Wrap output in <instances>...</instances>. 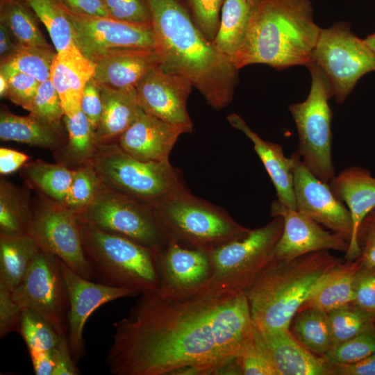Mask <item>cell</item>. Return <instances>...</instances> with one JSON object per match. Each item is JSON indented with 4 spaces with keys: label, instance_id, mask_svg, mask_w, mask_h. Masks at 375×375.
Masks as SVG:
<instances>
[{
    "label": "cell",
    "instance_id": "16",
    "mask_svg": "<svg viewBox=\"0 0 375 375\" xmlns=\"http://www.w3.org/2000/svg\"><path fill=\"white\" fill-rule=\"evenodd\" d=\"M68 300L67 340L72 356L78 362L84 355L83 329L90 316L100 306L114 300L139 295L133 290L112 287L87 279L60 260Z\"/></svg>",
    "mask_w": 375,
    "mask_h": 375
},
{
    "label": "cell",
    "instance_id": "5",
    "mask_svg": "<svg viewBox=\"0 0 375 375\" xmlns=\"http://www.w3.org/2000/svg\"><path fill=\"white\" fill-rule=\"evenodd\" d=\"M81 224L93 281L133 290L140 295L159 290L160 251L124 236Z\"/></svg>",
    "mask_w": 375,
    "mask_h": 375
},
{
    "label": "cell",
    "instance_id": "23",
    "mask_svg": "<svg viewBox=\"0 0 375 375\" xmlns=\"http://www.w3.org/2000/svg\"><path fill=\"white\" fill-rule=\"evenodd\" d=\"M260 331L276 375H333L331 365L306 349L289 328Z\"/></svg>",
    "mask_w": 375,
    "mask_h": 375
},
{
    "label": "cell",
    "instance_id": "22",
    "mask_svg": "<svg viewBox=\"0 0 375 375\" xmlns=\"http://www.w3.org/2000/svg\"><path fill=\"white\" fill-rule=\"evenodd\" d=\"M333 194L349 208L353 231L345 260L359 258L360 251L356 242L358 227L363 217L375 208V177L364 167L351 166L342 169L328 183Z\"/></svg>",
    "mask_w": 375,
    "mask_h": 375
},
{
    "label": "cell",
    "instance_id": "48",
    "mask_svg": "<svg viewBox=\"0 0 375 375\" xmlns=\"http://www.w3.org/2000/svg\"><path fill=\"white\" fill-rule=\"evenodd\" d=\"M356 242L362 265L375 267V208L360 222L356 232Z\"/></svg>",
    "mask_w": 375,
    "mask_h": 375
},
{
    "label": "cell",
    "instance_id": "20",
    "mask_svg": "<svg viewBox=\"0 0 375 375\" xmlns=\"http://www.w3.org/2000/svg\"><path fill=\"white\" fill-rule=\"evenodd\" d=\"M191 133L187 128L165 122L139 110L132 124L119 137L118 145L142 161L169 162L170 152L178 137Z\"/></svg>",
    "mask_w": 375,
    "mask_h": 375
},
{
    "label": "cell",
    "instance_id": "21",
    "mask_svg": "<svg viewBox=\"0 0 375 375\" xmlns=\"http://www.w3.org/2000/svg\"><path fill=\"white\" fill-rule=\"evenodd\" d=\"M156 48H124L98 58L94 79L100 85L116 88L135 87L153 68L161 64Z\"/></svg>",
    "mask_w": 375,
    "mask_h": 375
},
{
    "label": "cell",
    "instance_id": "54",
    "mask_svg": "<svg viewBox=\"0 0 375 375\" xmlns=\"http://www.w3.org/2000/svg\"><path fill=\"white\" fill-rule=\"evenodd\" d=\"M28 160V156L22 152L8 148H0V173L7 175L15 172Z\"/></svg>",
    "mask_w": 375,
    "mask_h": 375
},
{
    "label": "cell",
    "instance_id": "34",
    "mask_svg": "<svg viewBox=\"0 0 375 375\" xmlns=\"http://www.w3.org/2000/svg\"><path fill=\"white\" fill-rule=\"evenodd\" d=\"M68 142L64 153L69 163L83 165L90 162L98 147L94 131L81 110L72 115H64Z\"/></svg>",
    "mask_w": 375,
    "mask_h": 375
},
{
    "label": "cell",
    "instance_id": "27",
    "mask_svg": "<svg viewBox=\"0 0 375 375\" xmlns=\"http://www.w3.org/2000/svg\"><path fill=\"white\" fill-rule=\"evenodd\" d=\"M40 249L27 233H0V288L12 292Z\"/></svg>",
    "mask_w": 375,
    "mask_h": 375
},
{
    "label": "cell",
    "instance_id": "26",
    "mask_svg": "<svg viewBox=\"0 0 375 375\" xmlns=\"http://www.w3.org/2000/svg\"><path fill=\"white\" fill-rule=\"evenodd\" d=\"M100 88L102 112L94 132L99 144L119 138L134 122L141 108L134 87L116 88L100 85Z\"/></svg>",
    "mask_w": 375,
    "mask_h": 375
},
{
    "label": "cell",
    "instance_id": "35",
    "mask_svg": "<svg viewBox=\"0 0 375 375\" xmlns=\"http://www.w3.org/2000/svg\"><path fill=\"white\" fill-rule=\"evenodd\" d=\"M33 212L19 189L1 179L0 183V233H26Z\"/></svg>",
    "mask_w": 375,
    "mask_h": 375
},
{
    "label": "cell",
    "instance_id": "25",
    "mask_svg": "<svg viewBox=\"0 0 375 375\" xmlns=\"http://www.w3.org/2000/svg\"><path fill=\"white\" fill-rule=\"evenodd\" d=\"M226 119L232 127L242 132L253 143L275 188L277 200L284 206L297 210L290 157L285 156L278 144L262 139L239 115L232 113Z\"/></svg>",
    "mask_w": 375,
    "mask_h": 375
},
{
    "label": "cell",
    "instance_id": "12",
    "mask_svg": "<svg viewBox=\"0 0 375 375\" xmlns=\"http://www.w3.org/2000/svg\"><path fill=\"white\" fill-rule=\"evenodd\" d=\"M12 296L22 308L36 312L60 336L67 337L69 300L58 258L40 249Z\"/></svg>",
    "mask_w": 375,
    "mask_h": 375
},
{
    "label": "cell",
    "instance_id": "45",
    "mask_svg": "<svg viewBox=\"0 0 375 375\" xmlns=\"http://www.w3.org/2000/svg\"><path fill=\"white\" fill-rule=\"evenodd\" d=\"M110 17L138 24H151L147 0H103Z\"/></svg>",
    "mask_w": 375,
    "mask_h": 375
},
{
    "label": "cell",
    "instance_id": "53",
    "mask_svg": "<svg viewBox=\"0 0 375 375\" xmlns=\"http://www.w3.org/2000/svg\"><path fill=\"white\" fill-rule=\"evenodd\" d=\"M67 8L78 14L110 17L103 0H59Z\"/></svg>",
    "mask_w": 375,
    "mask_h": 375
},
{
    "label": "cell",
    "instance_id": "37",
    "mask_svg": "<svg viewBox=\"0 0 375 375\" xmlns=\"http://www.w3.org/2000/svg\"><path fill=\"white\" fill-rule=\"evenodd\" d=\"M28 179L53 201L63 203L72 182L74 170L64 165L33 162L26 165Z\"/></svg>",
    "mask_w": 375,
    "mask_h": 375
},
{
    "label": "cell",
    "instance_id": "52",
    "mask_svg": "<svg viewBox=\"0 0 375 375\" xmlns=\"http://www.w3.org/2000/svg\"><path fill=\"white\" fill-rule=\"evenodd\" d=\"M331 365L333 375H375V353L356 362Z\"/></svg>",
    "mask_w": 375,
    "mask_h": 375
},
{
    "label": "cell",
    "instance_id": "13",
    "mask_svg": "<svg viewBox=\"0 0 375 375\" xmlns=\"http://www.w3.org/2000/svg\"><path fill=\"white\" fill-rule=\"evenodd\" d=\"M26 233L40 249L56 256L80 276L93 281L84 251L81 224L74 212L55 201L43 203L33 212Z\"/></svg>",
    "mask_w": 375,
    "mask_h": 375
},
{
    "label": "cell",
    "instance_id": "44",
    "mask_svg": "<svg viewBox=\"0 0 375 375\" xmlns=\"http://www.w3.org/2000/svg\"><path fill=\"white\" fill-rule=\"evenodd\" d=\"M192 19L204 35L211 42L220 23L219 12L224 0H186Z\"/></svg>",
    "mask_w": 375,
    "mask_h": 375
},
{
    "label": "cell",
    "instance_id": "47",
    "mask_svg": "<svg viewBox=\"0 0 375 375\" xmlns=\"http://www.w3.org/2000/svg\"><path fill=\"white\" fill-rule=\"evenodd\" d=\"M353 303L375 316V267L362 265L357 271Z\"/></svg>",
    "mask_w": 375,
    "mask_h": 375
},
{
    "label": "cell",
    "instance_id": "43",
    "mask_svg": "<svg viewBox=\"0 0 375 375\" xmlns=\"http://www.w3.org/2000/svg\"><path fill=\"white\" fill-rule=\"evenodd\" d=\"M28 111L47 124L60 126L65 114L59 95L49 78L40 83Z\"/></svg>",
    "mask_w": 375,
    "mask_h": 375
},
{
    "label": "cell",
    "instance_id": "55",
    "mask_svg": "<svg viewBox=\"0 0 375 375\" xmlns=\"http://www.w3.org/2000/svg\"><path fill=\"white\" fill-rule=\"evenodd\" d=\"M34 372L37 375H52L54 362L51 351L29 352Z\"/></svg>",
    "mask_w": 375,
    "mask_h": 375
},
{
    "label": "cell",
    "instance_id": "10",
    "mask_svg": "<svg viewBox=\"0 0 375 375\" xmlns=\"http://www.w3.org/2000/svg\"><path fill=\"white\" fill-rule=\"evenodd\" d=\"M76 215L82 224L124 236L158 251L169 242L152 206L103 183L91 203Z\"/></svg>",
    "mask_w": 375,
    "mask_h": 375
},
{
    "label": "cell",
    "instance_id": "40",
    "mask_svg": "<svg viewBox=\"0 0 375 375\" xmlns=\"http://www.w3.org/2000/svg\"><path fill=\"white\" fill-rule=\"evenodd\" d=\"M17 331L23 338L28 352L51 351L60 336L36 312L23 308Z\"/></svg>",
    "mask_w": 375,
    "mask_h": 375
},
{
    "label": "cell",
    "instance_id": "11",
    "mask_svg": "<svg viewBox=\"0 0 375 375\" xmlns=\"http://www.w3.org/2000/svg\"><path fill=\"white\" fill-rule=\"evenodd\" d=\"M311 61L325 74L338 103L344 102L360 78L375 71V53L346 22L321 29Z\"/></svg>",
    "mask_w": 375,
    "mask_h": 375
},
{
    "label": "cell",
    "instance_id": "15",
    "mask_svg": "<svg viewBox=\"0 0 375 375\" xmlns=\"http://www.w3.org/2000/svg\"><path fill=\"white\" fill-rule=\"evenodd\" d=\"M290 158L297 210L350 242L353 225L349 208L333 194L328 183L304 165L296 151Z\"/></svg>",
    "mask_w": 375,
    "mask_h": 375
},
{
    "label": "cell",
    "instance_id": "32",
    "mask_svg": "<svg viewBox=\"0 0 375 375\" xmlns=\"http://www.w3.org/2000/svg\"><path fill=\"white\" fill-rule=\"evenodd\" d=\"M38 18L22 0H0V23L20 46L47 47L38 24Z\"/></svg>",
    "mask_w": 375,
    "mask_h": 375
},
{
    "label": "cell",
    "instance_id": "58",
    "mask_svg": "<svg viewBox=\"0 0 375 375\" xmlns=\"http://www.w3.org/2000/svg\"><path fill=\"white\" fill-rule=\"evenodd\" d=\"M364 41L367 45L375 53V33L367 36Z\"/></svg>",
    "mask_w": 375,
    "mask_h": 375
},
{
    "label": "cell",
    "instance_id": "50",
    "mask_svg": "<svg viewBox=\"0 0 375 375\" xmlns=\"http://www.w3.org/2000/svg\"><path fill=\"white\" fill-rule=\"evenodd\" d=\"M81 110L88 119L94 132L102 112L100 85L92 78L86 84L81 101Z\"/></svg>",
    "mask_w": 375,
    "mask_h": 375
},
{
    "label": "cell",
    "instance_id": "31",
    "mask_svg": "<svg viewBox=\"0 0 375 375\" xmlns=\"http://www.w3.org/2000/svg\"><path fill=\"white\" fill-rule=\"evenodd\" d=\"M289 329L306 349L317 356L322 357L333 347L326 312L314 308L299 310L292 318Z\"/></svg>",
    "mask_w": 375,
    "mask_h": 375
},
{
    "label": "cell",
    "instance_id": "2",
    "mask_svg": "<svg viewBox=\"0 0 375 375\" xmlns=\"http://www.w3.org/2000/svg\"><path fill=\"white\" fill-rule=\"evenodd\" d=\"M154 36L165 69L186 77L213 109L228 106L238 69L215 48L178 0H147Z\"/></svg>",
    "mask_w": 375,
    "mask_h": 375
},
{
    "label": "cell",
    "instance_id": "14",
    "mask_svg": "<svg viewBox=\"0 0 375 375\" xmlns=\"http://www.w3.org/2000/svg\"><path fill=\"white\" fill-rule=\"evenodd\" d=\"M62 8L70 22L75 45L92 62L119 49H157L152 24H133L112 17L81 15L63 5Z\"/></svg>",
    "mask_w": 375,
    "mask_h": 375
},
{
    "label": "cell",
    "instance_id": "1",
    "mask_svg": "<svg viewBox=\"0 0 375 375\" xmlns=\"http://www.w3.org/2000/svg\"><path fill=\"white\" fill-rule=\"evenodd\" d=\"M252 322L244 292L141 294L106 361L112 375L227 374Z\"/></svg>",
    "mask_w": 375,
    "mask_h": 375
},
{
    "label": "cell",
    "instance_id": "39",
    "mask_svg": "<svg viewBox=\"0 0 375 375\" xmlns=\"http://www.w3.org/2000/svg\"><path fill=\"white\" fill-rule=\"evenodd\" d=\"M238 362L242 374L276 375L260 331L253 322L244 337Z\"/></svg>",
    "mask_w": 375,
    "mask_h": 375
},
{
    "label": "cell",
    "instance_id": "9",
    "mask_svg": "<svg viewBox=\"0 0 375 375\" xmlns=\"http://www.w3.org/2000/svg\"><path fill=\"white\" fill-rule=\"evenodd\" d=\"M306 67L311 75L308 96L304 101L289 106L298 133L296 152L315 176L328 183L335 176L331 155L333 112L328 104L333 92L327 77L316 63L310 61Z\"/></svg>",
    "mask_w": 375,
    "mask_h": 375
},
{
    "label": "cell",
    "instance_id": "3",
    "mask_svg": "<svg viewBox=\"0 0 375 375\" xmlns=\"http://www.w3.org/2000/svg\"><path fill=\"white\" fill-rule=\"evenodd\" d=\"M321 29L309 0H256L243 42L232 60L239 70L252 64L277 69L306 65Z\"/></svg>",
    "mask_w": 375,
    "mask_h": 375
},
{
    "label": "cell",
    "instance_id": "49",
    "mask_svg": "<svg viewBox=\"0 0 375 375\" xmlns=\"http://www.w3.org/2000/svg\"><path fill=\"white\" fill-rule=\"evenodd\" d=\"M22 309L13 299L12 292L0 288V337L17 331Z\"/></svg>",
    "mask_w": 375,
    "mask_h": 375
},
{
    "label": "cell",
    "instance_id": "36",
    "mask_svg": "<svg viewBox=\"0 0 375 375\" xmlns=\"http://www.w3.org/2000/svg\"><path fill=\"white\" fill-rule=\"evenodd\" d=\"M47 30L56 52L75 45L69 19L59 0H22Z\"/></svg>",
    "mask_w": 375,
    "mask_h": 375
},
{
    "label": "cell",
    "instance_id": "8",
    "mask_svg": "<svg viewBox=\"0 0 375 375\" xmlns=\"http://www.w3.org/2000/svg\"><path fill=\"white\" fill-rule=\"evenodd\" d=\"M283 229V217L275 216L267 224L251 229L247 236L209 251L212 274L205 290L245 292L273 259Z\"/></svg>",
    "mask_w": 375,
    "mask_h": 375
},
{
    "label": "cell",
    "instance_id": "59",
    "mask_svg": "<svg viewBox=\"0 0 375 375\" xmlns=\"http://www.w3.org/2000/svg\"><path fill=\"white\" fill-rule=\"evenodd\" d=\"M249 1L254 3L256 0H249Z\"/></svg>",
    "mask_w": 375,
    "mask_h": 375
},
{
    "label": "cell",
    "instance_id": "18",
    "mask_svg": "<svg viewBox=\"0 0 375 375\" xmlns=\"http://www.w3.org/2000/svg\"><path fill=\"white\" fill-rule=\"evenodd\" d=\"M270 213L283 219V232L274 248L275 260H290L324 250L346 253L349 249V242L342 235L324 230L306 215L284 206L278 200L271 204Z\"/></svg>",
    "mask_w": 375,
    "mask_h": 375
},
{
    "label": "cell",
    "instance_id": "57",
    "mask_svg": "<svg viewBox=\"0 0 375 375\" xmlns=\"http://www.w3.org/2000/svg\"><path fill=\"white\" fill-rule=\"evenodd\" d=\"M8 82L6 78L0 74V95L1 97H5L7 90Z\"/></svg>",
    "mask_w": 375,
    "mask_h": 375
},
{
    "label": "cell",
    "instance_id": "38",
    "mask_svg": "<svg viewBox=\"0 0 375 375\" xmlns=\"http://www.w3.org/2000/svg\"><path fill=\"white\" fill-rule=\"evenodd\" d=\"M333 347L360 333L375 328V316L354 303H350L328 312Z\"/></svg>",
    "mask_w": 375,
    "mask_h": 375
},
{
    "label": "cell",
    "instance_id": "19",
    "mask_svg": "<svg viewBox=\"0 0 375 375\" xmlns=\"http://www.w3.org/2000/svg\"><path fill=\"white\" fill-rule=\"evenodd\" d=\"M161 276L160 294L188 296L205 290L211 277L212 267L207 251L185 247L169 240L159 253Z\"/></svg>",
    "mask_w": 375,
    "mask_h": 375
},
{
    "label": "cell",
    "instance_id": "29",
    "mask_svg": "<svg viewBox=\"0 0 375 375\" xmlns=\"http://www.w3.org/2000/svg\"><path fill=\"white\" fill-rule=\"evenodd\" d=\"M361 266L362 262L359 258L351 261L344 260L328 281L299 310L314 308L328 313L333 310L353 303L355 276Z\"/></svg>",
    "mask_w": 375,
    "mask_h": 375
},
{
    "label": "cell",
    "instance_id": "51",
    "mask_svg": "<svg viewBox=\"0 0 375 375\" xmlns=\"http://www.w3.org/2000/svg\"><path fill=\"white\" fill-rule=\"evenodd\" d=\"M54 369L52 375H77L79 372L75 365L69 349L67 337L60 336L52 351Z\"/></svg>",
    "mask_w": 375,
    "mask_h": 375
},
{
    "label": "cell",
    "instance_id": "30",
    "mask_svg": "<svg viewBox=\"0 0 375 375\" xmlns=\"http://www.w3.org/2000/svg\"><path fill=\"white\" fill-rule=\"evenodd\" d=\"M253 4L249 0L224 1L219 29L212 43L218 51L231 61L244 39Z\"/></svg>",
    "mask_w": 375,
    "mask_h": 375
},
{
    "label": "cell",
    "instance_id": "56",
    "mask_svg": "<svg viewBox=\"0 0 375 375\" xmlns=\"http://www.w3.org/2000/svg\"><path fill=\"white\" fill-rule=\"evenodd\" d=\"M17 44L14 41L10 31L3 24L0 23V60L1 62L10 58L17 49Z\"/></svg>",
    "mask_w": 375,
    "mask_h": 375
},
{
    "label": "cell",
    "instance_id": "41",
    "mask_svg": "<svg viewBox=\"0 0 375 375\" xmlns=\"http://www.w3.org/2000/svg\"><path fill=\"white\" fill-rule=\"evenodd\" d=\"M103 182L91 162L74 169V174L63 205L78 214L94 200Z\"/></svg>",
    "mask_w": 375,
    "mask_h": 375
},
{
    "label": "cell",
    "instance_id": "42",
    "mask_svg": "<svg viewBox=\"0 0 375 375\" xmlns=\"http://www.w3.org/2000/svg\"><path fill=\"white\" fill-rule=\"evenodd\" d=\"M375 353V328L333 347L322 357L334 365L356 362Z\"/></svg>",
    "mask_w": 375,
    "mask_h": 375
},
{
    "label": "cell",
    "instance_id": "4",
    "mask_svg": "<svg viewBox=\"0 0 375 375\" xmlns=\"http://www.w3.org/2000/svg\"><path fill=\"white\" fill-rule=\"evenodd\" d=\"M344 261L327 250L273 258L244 292L253 323L261 330L289 328L301 306Z\"/></svg>",
    "mask_w": 375,
    "mask_h": 375
},
{
    "label": "cell",
    "instance_id": "33",
    "mask_svg": "<svg viewBox=\"0 0 375 375\" xmlns=\"http://www.w3.org/2000/svg\"><path fill=\"white\" fill-rule=\"evenodd\" d=\"M56 55L51 45L20 46L17 45L15 53L1 62L0 74L21 72L43 82L49 78L51 67Z\"/></svg>",
    "mask_w": 375,
    "mask_h": 375
},
{
    "label": "cell",
    "instance_id": "6",
    "mask_svg": "<svg viewBox=\"0 0 375 375\" xmlns=\"http://www.w3.org/2000/svg\"><path fill=\"white\" fill-rule=\"evenodd\" d=\"M153 209L168 239L188 248L209 252L247 236L251 230L224 209L193 195L187 187L169 194Z\"/></svg>",
    "mask_w": 375,
    "mask_h": 375
},
{
    "label": "cell",
    "instance_id": "28",
    "mask_svg": "<svg viewBox=\"0 0 375 375\" xmlns=\"http://www.w3.org/2000/svg\"><path fill=\"white\" fill-rule=\"evenodd\" d=\"M0 138L45 149H55L60 143L59 127L47 124L29 113L19 116L1 110Z\"/></svg>",
    "mask_w": 375,
    "mask_h": 375
},
{
    "label": "cell",
    "instance_id": "24",
    "mask_svg": "<svg viewBox=\"0 0 375 375\" xmlns=\"http://www.w3.org/2000/svg\"><path fill=\"white\" fill-rule=\"evenodd\" d=\"M94 74V64L76 45L56 52L49 79L59 95L65 115L72 116L81 110L83 90Z\"/></svg>",
    "mask_w": 375,
    "mask_h": 375
},
{
    "label": "cell",
    "instance_id": "7",
    "mask_svg": "<svg viewBox=\"0 0 375 375\" xmlns=\"http://www.w3.org/2000/svg\"><path fill=\"white\" fill-rule=\"evenodd\" d=\"M90 162L104 185L152 207L186 187L169 162L136 159L118 144H99Z\"/></svg>",
    "mask_w": 375,
    "mask_h": 375
},
{
    "label": "cell",
    "instance_id": "17",
    "mask_svg": "<svg viewBox=\"0 0 375 375\" xmlns=\"http://www.w3.org/2000/svg\"><path fill=\"white\" fill-rule=\"evenodd\" d=\"M193 87L186 77L163 68L150 70L135 85L140 108L165 122L193 131L187 101Z\"/></svg>",
    "mask_w": 375,
    "mask_h": 375
},
{
    "label": "cell",
    "instance_id": "46",
    "mask_svg": "<svg viewBox=\"0 0 375 375\" xmlns=\"http://www.w3.org/2000/svg\"><path fill=\"white\" fill-rule=\"evenodd\" d=\"M3 76L8 82L5 97L28 110L40 82L34 77L21 72H12Z\"/></svg>",
    "mask_w": 375,
    "mask_h": 375
}]
</instances>
